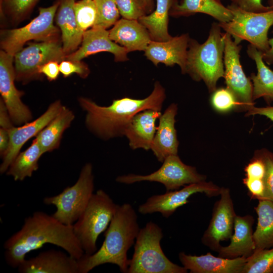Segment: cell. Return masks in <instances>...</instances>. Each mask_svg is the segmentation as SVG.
Segmentation results:
<instances>
[{
	"label": "cell",
	"mask_w": 273,
	"mask_h": 273,
	"mask_svg": "<svg viewBox=\"0 0 273 273\" xmlns=\"http://www.w3.org/2000/svg\"><path fill=\"white\" fill-rule=\"evenodd\" d=\"M46 244L62 248L77 260L84 254L73 225L63 224L52 215L38 211L26 218L21 229L5 242V260L11 267L17 268L27 253Z\"/></svg>",
	"instance_id": "1"
},
{
	"label": "cell",
	"mask_w": 273,
	"mask_h": 273,
	"mask_svg": "<svg viewBox=\"0 0 273 273\" xmlns=\"http://www.w3.org/2000/svg\"><path fill=\"white\" fill-rule=\"evenodd\" d=\"M166 95L158 81L150 95L143 99L125 97L114 100L108 106H101L88 98L80 97V106L86 113L85 124L94 135L103 140L124 135L125 129L138 113L147 109L161 111Z\"/></svg>",
	"instance_id": "2"
},
{
	"label": "cell",
	"mask_w": 273,
	"mask_h": 273,
	"mask_svg": "<svg viewBox=\"0 0 273 273\" xmlns=\"http://www.w3.org/2000/svg\"><path fill=\"white\" fill-rule=\"evenodd\" d=\"M140 230L132 206L127 203L118 205L100 249L90 255L84 254L77 260L79 273H88L106 263L116 265L121 272L127 273V252L134 244Z\"/></svg>",
	"instance_id": "3"
},
{
	"label": "cell",
	"mask_w": 273,
	"mask_h": 273,
	"mask_svg": "<svg viewBox=\"0 0 273 273\" xmlns=\"http://www.w3.org/2000/svg\"><path fill=\"white\" fill-rule=\"evenodd\" d=\"M221 30L218 22H213L203 43L191 38L189 42L185 74L194 80H203L210 93L224 76V39Z\"/></svg>",
	"instance_id": "4"
},
{
	"label": "cell",
	"mask_w": 273,
	"mask_h": 273,
	"mask_svg": "<svg viewBox=\"0 0 273 273\" xmlns=\"http://www.w3.org/2000/svg\"><path fill=\"white\" fill-rule=\"evenodd\" d=\"M162 229L153 221L140 228L129 259L127 273H187L188 270L171 261L161 246Z\"/></svg>",
	"instance_id": "5"
},
{
	"label": "cell",
	"mask_w": 273,
	"mask_h": 273,
	"mask_svg": "<svg viewBox=\"0 0 273 273\" xmlns=\"http://www.w3.org/2000/svg\"><path fill=\"white\" fill-rule=\"evenodd\" d=\"M117 206L103 190L93 194L85 210L73 224L74 233L84 254L90 255L97 251L98 237L109 226Z\"/></svg>",
	"instance_id": "6"
},
{
	"label": "cell",
	"mask_w": 273,
	"mask_h": 273,
	"mask_svg": "<svg viewBox=\"0 0 273 273\" xmlns=\"http://www.w3.org/2000/svg\"><path fill=\"white\" fill-rule=\"evenodd\" d=\"M93 170L92 164L86 163L73 185L66 187L58 195L43 199L44 204L56 207L52 215L61 223L73 225L85 210L94 194Z\"/></svg>",
	"instance_id": "7"
},
{
	"label": "cell",
	"mask_w": 273,
	"mask_h": 273,
	"mask_svg": "<svg viewBox=\"0 0 273 273\" xmlns=\"http://www.w3.org/2000/svg\"><path fill=\"white\" fill-rule=\"evenodd\" d=\"M226 7L233 17L229 22H218L221 29L229 33L237 44L246 40L259 51H267L269 48L268 32L273 25V9L255 13L245 11L232 4Z\"/></svg>",
	"instance_id": "8"
},
{
	"label": "cell",
	"mask_w": 273,
	"mask_h": 273,
	"mask_svg": "<svg viewBox=\"0 0 273 273\" xmlns=\"http://www.w3.org/2000/svg\"><path fill=\"white\" fill-rule=\"evenodd\" d=\"M59 5V1L57 0L50 7L39 8L38 15L22 27L2 30L1 50L14 56L29 41H43L61 38L59 28L54 24Z\"/></svg>",
	"instance_id": "9"
},
{
	"label": "cell",
	"mask_w": 273,
	"mask_h": 273,
	"mask_svg": "<svg viewBox=\"0 0 273 273\" xmlns=\"http://www.w3.org/2000/svg\"><path fill=\"white\" fill-rule=\"evenodd\" d=\"M66 57L61 38L29 43L14 56L16 80L27 83L39 79L41 66L52 61L60 63Z\"/></svg>",
	"instance_id": "10"
},
{
	"label": "cell",
	"mask_w": 273,
	"mask_h": 273,
	"mask_svg": "<svg viewBox=\"0 0 273 273\" xmlns=\"http://www.w3.org/2000/svg\"><path fill=\"white\" fill-rule=\"evenodd\" d=\"M206 179V176L198 173L195 167L184 163L177 154L167 156L161 166L150 174L130 173L116 178L117 182L128 185L143 181L159 183L164 186L166 192L177 190L181 187Z\"/></svg>",
	"instance_id": "11"
},
{
	"label": "cell",
	"mask_w": 273,
	"mask_h": 273,
	"mask_svg": "<svg viewBox=\"0 0 273 273\" xmlns=\"http://www.w3.org/2000/svg\"><path fill=\"white\" fill-rule=\"evenodd\" d=\"M224 76L226 87L235 95L238 106L247 111L254 106L253 100V85L246 76L240 62V53L242 48L236 44L232 36L224 32Z\"/></svg>",
	"instance_id": "12"
},
{
	"label": "cell",
	"mask_w": 273,
	"mask_h": 273,
	"mask_svg": "<svg viewBox=\"0 0 273 273\" xmlns=\"http://www.w3.org/2000/svg\"><path fill=\"white\" fill-rule=\"evenodd\" d=\"M221 191V188L211 181L193 183L184 186L180 190L151 196L139 206L138 211L143 215L159 212L168 218L177 208L189 202L188 199L192 195L200 193L212 197L220 195Z\"/></svg>",
	"instance_id": "13"
},
{
	"label": "cell",
	"mask_w": 273,
	"mask_h": 273,
	"mask_svg": "<svg viewBox=\"0 0 273 273\" xmlns=\"http://www.w3.org/2000/svg\"><path fill=\"white\" fill-rule=\"evenodd\" d=\"M16 80L14 56L3 50L0 51V93L10 117L16 125H21L32 119L31 111L23 103L24 92L18 90Z\"/></svg>",
	"instance_id": "14"
},
{
	"label": "cell",
	"mask_w": 273,
	"mask_h": 273,
	"mask_svg": "<svg viewBox=\"0 0 273 273\" xmlns=\"http://www.w3.org/2000/svg\"><path fill=\"white\" fill-rule=\"evenodd\" d=\"M220 196L214 205L211 219L201 238L203 244L216 252L221 246L220 241L232 237L237 215L230 189L222 187Z\"/></svg>",
	"instance_id": "15"
},
{
	"label": "cell",
	"mask_w": 273,
	"mask_h": 273,
	"mask_svg": "<svg viewBox=\"0 0 273 273\" xmlns=\"http://www.w3.org/2000/svg\"><path fill=\"white\" fill-rule=\"evenodd\" d=\"M63 105L59 100L50 105L47 110L39 117L16 127L9 131L10 143L8 149L2 158L0 165V173L3 174L8 170L10 165L15 159L25 143L36 135L47 126L59 114Z\"/></svg>",
	"instance_id": "16"
},
{
	"label": "cell",
	"mask_w": 273,
	"mask_h": 273,
	"mask_svg": "<svg viewBox=\"0 0 273 273\" xmlns=\"http://www.w3.org/2000/svg\"><path fill=\"white\" fill-rule=\"evenodd\" d=\"M100 52L112 54L116 62L128 60L127 51L110 38L109 31L100 27H92L83 33L80 47L67 55L66 59L81 61L85 57Z\"/></svg>",
	"instance_id": "17"
},
{
	"label": "cell",
	"mask_w": 273,
	"mask_h": 273,
	"mask_svg": "<svg viewBox=\"0 0 273 273\" xmlns=\"http://www.w3.org/2000/svg\"><path fill=\"white\" fill-rule=\"evenodd\" d=\"M190 39L189 35L185 33L165 41L152 40L144 51L145 56L155 66L159 63L166 66L177 64L185 74Z\"/></svg>",
	"instance_id": "18"
},
{
	"label": "cell",
	"mask_w": 273,
	"mask_h": 273,
	"mask_svg": "<svg viewBox=\"0 0 273 273\" xmlns=\"http://www.w3.org/2000/svg\"><path fill=\"white\" fill-rule=\"evenodd\" d=\"M17 268L20 273H79L77 259L69 254L54 249L25 259Z\"/></svg>",
	"instance_id": "19"
},
{
	"label": "cell",
	"mask_w": 273,
	"mask_h": 273,
	"mask_svg": "<svg viewBox=\"0 0 273 273\" xmlns=\"http://www.w3.org/2000/svg\"><path fill=\"white\" fill-rule=\"evenodd\" d=\"M178 258L190 273H242L247 261L244 257L224 258L214 256L210 252L197 256L180 252Z\"/></svg>",
	"instance_id": "20"
},
{
	"label": "cell",
	"mask_w": 273,
	"mask_h": 273,
	"mask_svg": "<svg viewBox=\"0 0 273 273\" xmlns=\"http://www.w3.org/2000/svg\"><path fill=\"white\" fill-rule=\"evenodd\" d=\"M254 222L253 217L249 214L236 215L234 225V233L230 238V244L220 247L217 251L218 256L230 259L250 256L256 249L253 239Z\"/></svg>",
	"instance_id": "21"
},
{
	"label": "cell",
	"mask_w": 273,
	"mask_h": 273,
	"mask_svg": "<svg viewBox=\"0 0 273 273\" xmlns=\"http://www.w3.org/2000/svg\"><path fill=\"white\" fill-rule=\"evenodd\" d=\"M177 111V105L171 104L159 118L151 150L159 162H163L169 155L177 154L178 142L174 126Z\"/></svg>",
	"instance_id": "22"
},
{
	"label": "cell",
	"mask_w": 273,
	"mask_h": 273,
	"mask_svg": "<svg viewBox=\"0 0 273 273\" xmlns=\"http://www.w3.org/2000/svg\"><path fill=\"white\" fill-rule=\"evenodd\" d=\"M161 111L152 109L142 111L135 114L127 126L124 135L131 149H151L157 130L156 121Z\"/></svg>",
	"instance_id": "23"
},
{
	"label": "cell",
	"mask_w": 273,
	"mask_h": 273,
	"mask_svg": "<svg viewBox=\"0 0 273 273\" xmlns=\"http://www.w3.org/2000/svg\"><path fill=\"white\" fill-rule=\"evenodd\" d=\"M109 32L110 38L128 53L145 51L152 41L147 29L139 20L122 18Z\"/></svg>",
	"instance_id": "24"
},
{
	"label": "cell",
	"mask_w": 273,
	"mask_h": 273,
	"mask_svg": "<svg viewBox=\"0 0 273 273\" xmlns=\"http://www.w3.org/2000/svg\"><path fill=\"white\" fill-rule=\"evenodd\" d=\"M58 1L59 5L55 20L61 32L63 49L67 56L78 49L83 34L80 32L76 19L75 0Z\"/></svg>",
	"instance_id": "25"
},
{
	"label": "cell",
	"mask_w": 273,
	"mask_h": 273,
	"mask_svg": "<svg viewBox=\"0 0 273 273\" xmlns=\"http://www.w3.org/2000/svg\"><path fill=\"white\" fill-rule=\"evenodd\" d=\"M196 13L208 15L219 23L229 22L233 17L231 11L220 0H181L172 7L169 15L179 17Z\"/></svg>",
	"instance_id": "26"
},
{
	"label": "cell",
	"mask_w": 273,
	"mask_h": 273,
	"mask_svg": "<svg viewBox=\"0 0 273 273\" xmlns=\"http://www.w3.org/2000/svg\"><path fill=\"white\" fill-rule=\"evenodd\" d=\"M248 56L256 64L257 73H252L250 77L253 85V100L263 98L269 103L273 102V71L262 59L263 52L251 45L247 49Z\"/></svg>",
	"instance_id": "27"
},
{
	"label": "cell",
	"mask_w": 273,
	"mask_h": 273,
	"mask_svg": "<svg viewBox=\"0 0 273 273\" xmlns=\"http://www.w3.org/2000/svg\"><path fill=\"white\" fill-rule=\"evenodd\" d=\"M178 2V0H156L155 9L139 19L147 29L152 40L165 41L172 37L168 32L169 16L170 10Z\"/></svg>",
	"instance_id": "28"
},
{
	"label": "cell",
	"mask_w": 273,
	"mask_h": 273,
	"mask_svg": "<svg viewBox=\"0 0 273 273\" xmlns=\"http://www.w3.org/2000/svg\"><path fill=\"white\" fill-rule=\"evenodd\" d=\"M74 118L73 111L63 106L59 114L36 135L35 139L44 153L59 147L64 132Z\"/></svg>",
	"instance_id": "29"
},
{
	"label": "cell",
	"mask_w": 273,
	"mask_h": 273,
	"mask_svg": "<svg viewBox=\"0 0 273 273\" xmlns=\"http://www.w3.org/2000/svg\"><path fill=\"white\" fill-rule=\"evenodd\" d=\"M44 153L35 138L30 146L18 154L6 174L13 177L15 181H22L31 177L33 172L38 169V161Z\"/></svg>",
	"instance_id": "30"
},
{
	"label": "cell",
	"mask_w": 273,
	"mask_h": 273,
	"mask_svg": "<svg viewBox=\"0 0 273 273\" xmlns=\"http://www.w3.org/2000/svg\"><path fill=\"white\" fill-rule=\"evenodd\" d=\"M257 215V222L253 233L256 249L273 247V202L259 200L254 207Z\"/></svg>",
	"instance_id": "31"
},
{
	"label": "cell",
	"mask_w": 273,
	"mask_h": 273,
	"mask_svg": "<svg viewBox=\"0 0 273 273\" xmlns=\"http://www.w3.org/2000/svg\"><path fill=\"white\" fill-rule=\"evenodd\" d=\"M242 273H273V247L255 249L247 258Z\"/></svg>",
	"instance_id": "32"
},
{
	"label": "cell",
	"mask_w": 273,
	"mask_h": 273,
	"mask_svg": "<svg viewBox=\"0 0 273 273\" xmlns=\"http://www.w3.org/2000/svg\"><path fill=\"white\" fill-rule=\"evenodd\" d=\"M1 13L14 23H19L31 12L38 0H0Z\"/></svg>",
	"instance_id": "33"
},
{
	"label": "cell",
	"mask_w": 273,
	"mask_h": 273,
	"mask_svg": "<svg viewBox=\"0 0 273 273\" xmlns=\"http://www.w3.org/2000/svg\"><path fill=\"white\" fill-rule=\"evenodd\" d=\"M97 8V19L93 27L107 29L120 19L119 9L113 0H94Z\"/></svg>",
	"instance_id": "34"
},
{
	"label": "cell",
	"mask_w": 273,
	"mask_h": 273,
	"mask_svg": "<svg viewBox=\"0 0 273 273\" xmlns=\"http://www.w3.org/2000/svg\"><path fill=\"white\" fill-rule=\"evenodd\" d=\"M74 11L78 28L83 34L94 26L96 21L97 8L94 0L75 2Z\"/></svg>",
	"instance_id": "35"
},
{
	"label": "cell",
	"mask_w": 273,
	"mask_h": 273,
	"mask_svg": "<svg viewBox=\"0 0 273 273\" xmlns=\"http://www.w3.org/2000/svg\"><path fill=\"white\" fill-rule=\"evenodd\" d=\"M254 156L260 158L265 165V171L263 177L265 191L263 200L273 202V153L262 149L257 150Z\"/></svg>",
	"instance_id": "36"
},
{
	"label": "cell",
	"mask_w": 273,
	"mask_h": 273,
	"mask_svg": "<svg viewBox=\"0 0 273 273\" xmlns=\"http://www.w3.org/2000/svg\"><path fill=\"white\" fill-rule=\"evenodd\" d=\"M122 18L139 20L148 14L144 0H113Z\"/></svg>",
	"instance_id": "37"
},
{
	"label": "cell",
	"mask_w": 273,
	"mask_h": 273,
	"mask_svg": "<svg viewBox=\"0 0 273 273\" xmlns=\"http://www.w3.org/2000/svg\"><path fill=\"white\" fill-rule=\"evenodd\" d=\"M212 93L211 102L217 111L225 112L237 107V99L228 87L216 89Z\"/></svg>",
	"instance_id": "38"
},
{
	"label": "cell",
	"mask_w": 273,
	"mask_h": 273,
	"mask_svg": "<svg viewBox=\"0 0 273 273\" xmlns=\"http://www.w3.org/2000/svg\"><path fill=\"white\" fill-rule=\"evenodd\" d=\"M60 71L64 77L76 73L82 78H86L90 73L88 66L81 61L65 59L60 63Z\"/></svg>",
	"instance_id": "39"
},
{
	"label": "cell",
	"mask_w": 273,
	"mask_h": 273,
	"mask_svg": "<svg viewBox=\"0 0 273 273\" xmlns=\"http://www.w3.org/2000/svg\"><path fill=\"white\" fill-rule=\"evenodd\" d=\"M243 183L248 189L251 199L258 200L263 199L265 191L263 179L245 177L243 179Z\"/></svg>",
	"instance_id": "40"
},
{
	"label": "cell",
	"mask_w": 273,
	"mask_h": 273,
	"mask_svg": "<svg viewBox=\"0 0 273 273\" xmlns=\"http://www.w3.org/2000/svg\"><path fill=\"white\" fill-rule=\"evenodd\" d=\"M232 4L248 12L262 13L272 10L262 4L263 0H230Z\"/></svg>",
	"instance_id": "41"
},
{
	"label": "cell",
	"mask_w": 273,
	"mask_h": 273,
	"mask_svg": "<svg viewBox=\"0 0 273 273\" xmlns=\"http://www.w3.org/2000/svg\"><path fill=\"white\" fill-rule=\"evenodd\" d=\"M244 171L247 177L263 179L265 171V165L260 158L254 156L246 166Z\"/></svg>",
	"instance_id": "42"
},
{
	"label": "cell",
	"mask_w": 273,
	"mask_h": 273,
	"mask_svg": "<svg viewBox=\"0 0 273 273\" xmlns=\"http://www.w3.org/2000/svg\"><path fill=\"white\" fill-rule=\"evenodd\" d=\"M60 73V63L54 61L44 64L38 70V73L40 75L46 76L51 81L56 80Z\"/></svg>",
	"instance_id": "43"
},
{
	"label": "cell",
	"mask_w": 273,
	"mask_h": 273,
	"mask_svg": "<svg viewBox=\"0 0 273 273\" xmlns=\"http://www.w3.org/2000/svg\"><path fill=\"white\" fill-rule=\"evenodd\" d=\"M10 117L8 110L3 101L0 100V126L1 127L8 130L11 129L14 126Z\"/></svg>",
	"instance_id": "44"
},
{
	"label": "cell",
	"mask_w": 273,
	"mask_h": 273,
	"mask_svg": "<svg viewBox=\"0 0 273 273\" xmlns=\"http://www.w3.org/2000/svg\"><path fill=\"white\" fill-rule=\"evenodd\" d=\"M260 115L265 116L273 122V106L265 107H251L247 111L246 115Z\"/></svg>",
	"instance_id": "45"
},
{
	"label": "cell",
	"mask_w": 273,
	"mask_h": 273,
	"mask_svg": "<svg viewBox=\"0 0 273 273\" xmlns=\"http://www.w3.org/2000/svg\"><path fill=\"white\" fill-rule=\"evenodd\" d=\"M10 143L9 131L4 128H0V155L2 158L7 152Z\"/></svg>",
	"instance_id": "46"
},
{
	"label": "cell",
	"mask_w": 273,
	"mask_h": 273,
	"mask_svg": "<svg viewBox=\"0 0 273 273\" xmlns=\"http://www.w3.org/2000/svg\"><path fill=\"white\" fill-rule=\"evenodd\" d=\"M268 44L269 48L263 53L262 59L266 64L270 65L273 64V37L268 39Z\"/></svg>",
	"instance_id": "47"
},
{
	"label": "cell",
	"mask_w": 273,
	"mask_h": 273,
	"mask_svg": "<svg viewBox=\"0 0 273 273\" xmlns=\"http://www.w3.org/2000/svg\"><path fill=\"white\" fill-rule=\"evenodd\" d=\"M148 14L151 13L154 8L153 0H144Z\"/></svg>",
	"instance_id": "48"
},
{
	"label": "cell",
	"mask_w": 273,
	"mask_h": 273,
	"mask_svg": "<svg viewBox=\"0 0 273 273\" xmlns=\"http://www.w3.org/2000/svg\"><path fill=\"white\" fill-rule=\"evenodd\" d=\"M268 6L273 8V0H267Z\"/></svg>",
	"instance_id": "49"
},
{
	"label": "cell",
	"mask_w": 273,
	"mask_h": 273,
	"mask_svg": "<svg viewBox=\"0 0 273 273\" xmlns=\"http://www.w3.org/2000/svg\"><path fill=\"white\" fill-rule=\"evenodd\" d=\"M220 1H221V0H220Z\"/></svg>",
	"instance_id": "50"
}]
</instances>
